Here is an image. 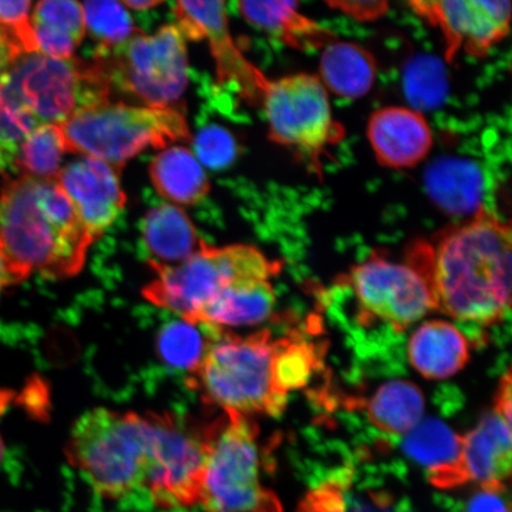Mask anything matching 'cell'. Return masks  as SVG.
Here are the masks:
<instances>
[{
  "mask_svg": "<svg viewBox=\"0 0 512 512\" xmlns=\"http://www.w3.org/2000/svg\"><path fill=\"white\" fill-rule=\"evenodd\" d=\"M156 277L143 290L153 305L191 322L224 286L240 278L272 279L281 270L260 249L249 245L210 247L174 266H151Z\"/></svg>",
  "mask_w": 512,
  "mask_h": 512,
  "instance_id": "8",
  "label": "cell"
},
{
  "mask_svg": "<svg viewBox=\"0 0 512 512\" xmlns=\"http://www.w3.org/2000/svg\"><path fill=\"white\" fill-rule=\"evenodd\" d=\"M142 239L150 266L160 267L181 264L206 245L188 214L175 204H160L147 211Z\"/></svg>",
  "mask_w": 512,
  "mask_h": 512,
  "instance_id": "22",
  "label": "cell"
},
{
  "mask_svg": "<svg viewBox=\"0 0 512 512\" xmlns=\"http://www.w3.org/2000/svg\"><path fill=\"white\" fill-rule=\"evenodd\" d=\"M408 358L425 379H450L470 360L469 339L446 320H428L409 338Z\"/></svg>",
  "mask_w": 512,
  "mask_h": 512,
  "instance_id": "19",
  "label": "cell"
},
{
  "mask_svg": "<svg viewBox=\"0 0 512 512\" xmlns=\"http://www.w3.org/2000/svg\"><path fill=\"white\" fill-rule=\"evenodd\" d=\"M437 171V170H435ZM431 197L447 213L470 214L480 207L479 177L466 166H444L428 178Z\"/></svg>",
  "mask_w": 512,
  "mask_h": 512,
  "instance_id": "28",
  "label": "cell"
},
{
  "mask_svg": "<svg viewBox=\"0 0 512 512\" xmlns=\"http://www.w3.org/2000/svg\"><path fill=\"white\" fill-rule=\"evenodd\" d=\"M61 127L68 152L102 160L119 171L149 147L165 149L192 139L187 118L177 107L105 101L76 112Z\"/></svg>",
  "mask_w": 512,
  "mask_h": 512,
  "instance_id": "5",
  "label": "cell"
},
{
  "mask_svg": "<svg viewBox=\"0 0 512 512\" xmlns=\"http://www.w3.org/2000/svg\"><path fill=\"white\" fill-rule=\"evenodd\" d=\"M2 86L40 124L61 125L83 108L110 101L111 94L93 62L56 60L41 53L19 57Z\"/></svg>",
  "mask_w": 512,
  "mask_h": 512,
  "instance_id": "10",
  "label": "cell"
},
{
  "mask_svg": "<svg viewBox=\"0 0 512 512\" xmlns=\"http://www.w3.org/2000/svg\"><path fill=\"white\" fill-rule=\"evenodd\" d=\"M259 427L251 416L223 412L204 426L206 464L201 501L206 512H283L260 479Z\"/></svg>",
  "mask_w": 512,
  "mask_h": 512,
  "instance_id": "6",
  "label": "cell"
},
{
  "mask_svg": "<svg viewBox=\"0 0 512 512\" xmlns=\"http://www.w3.org/2000/svg\"><path fill=\"white\" fill-rule=\"evenodd\" d=\"M31 0H0V29L9 35L23 55L38 53L29 17Z\"/></svg>",
  "mask_w": 512,
  "mask_h": 512,
  "instance_id": "34",
  "label": "cell"
},
{
  "mask_svg": "<svg viewBox=\"0 0 512 512\" xmlns=\"http://www.w3.org/2000/svg\"><path fill=\"white\" fill-rule=\"evenodd\" d=\"M350 285L364 316L405 331L435 311L430 287L408 262L371 256L352 268Z\"/></svg>",
  "mask_w": 512,
  "mask_h": 512,
  "instance_id": "12",
  "label": "cell"
},
{
  "mask_svg": "<svg viewBox=\"0 0 512 512\" xmlns=\"http://www.w3.org/2000/svg\"><path fill=\"white\" fill-rule=\"evenodd\" d=\"M204 464V426L157 414L156 445L145 484L152 504L163 510L200 504Z\"/></svg>",
  "mask_w": 512,
  "mask_h": 512,
  "instance_id": "11",
  "label": "cell"
},
{
  "mask_svg": "<svg viewBox=\"0 0 512 512\" xmlns=\"http://www.w3.org/2000/svg\"><path fill=\"white\" fill-rule=\"evenodd\" d=\"M457 512H510V499L505 484H480V488L467 497Z\"/></svg>",
  "mask_w": 512,
  "mask_h": 512,
  "instance_id": "35",
  "label": "cell"
},
{
  "mask_svg": "<svg viewBox=\"0 0 512 512\" xmlns=\"http://www.w3.org/2000/svg\"><path fill=\"white\" fill-rule=\"evenodd\" d=\"M4 453H5V447H4L2 437H0V463H2V460L4 458Z\"/></svg>",
  "mask_w": 512,
  "mask_h": 512,
  "instance_id": "44",
  "label": "cell"
},
{
  "mask_svg": "<svg viewBox=\"0 0 512 512\" xmlns=\"http://www.w3.org/2000/svg\"><path fill=\"white\" fill-rule=\"evenodd\" d=\"M153 187L175 206H192L209 194L210 182L192 151L183 146L169 147L152 160Z\"/></svg>",
  "mask_w": 512,
  "mask_h": 512,
  "instance_id": "25",
  "label": "cell"
},
{
  "mask_svg": "<svg viewBox=\"0 0 512 512\" xmlns=\"http://www.w3.org/2000/svg\"><path fill=\"white\" fill-rule=\"evenodd\" d=\"M511 408V374L510 370H508L507 374H505L501 382H499L495 395L494 409H496L499 414H502L505 419L511 421Z\"/></svg>",
  "mask_w": 512,
  "mask_h": 512,
  "instance_id": "39",
  "label": "cell"
},
{
  "mask_svg": "<svg viewBox=\"0 0 512 512\" xmlns=\"http://www.w3.org/2000/svg\"><path fill=\"white\" fill-rule=\"evenodd\" d=\"M67 142L59 124H41L32 131L19 147L15 169L22 176L54 179L60 172Z\"/></svg>",
  "mask_w": 512,
  "mask_h": 512,
  "instance_id": "27",
  "label": "cell"
},
{
  "mask_svg": "<svg viewBox=\"0 0 512 512\" xmlns=\"http://www.w3.org/2000/svg\"><path fill=\"white\" fill-rule=\"evenodd\" d=\"M510 22V0H441L437 28L446 60L460 53L483 59L509 35Z\"/></svg>",
  "mask_w": 512,
  "mask_h": 512,
  "instance_id": "15",
  "label": "cell"
},
{
  "mask_svg": "<svg viewBox=\"0 0 512 512\" xmlns=\"http://www.w3.org/2000/svg\"><path fill=\"white\" fill-rule=\"evenodd\" d=\"M261 105L268 138L294 151L310 169L322 170L323 156L342 142L345 131L334 118L329 92L318 75L299 73L268 80Z\"/></svg>",
  "mask_w": 512,
  "mask_h": 512,
  "instance_id": "9",
  "label": "cell"
},
{
  "mask_svg": "<svg viewBox=\"0 0 512 512\" xmlns=\"http://www.w3.org/2000/svg\"><path fill=\"white\" fill-rule=\"evenodd\" d=\"M0 240L15 284L34 273L55 280L75 277L95 241L56 178L22 175L4 176Z\"/></svg>",
  "mask_w": 512,
  "mask_h": 512,
  "instance_id": "2",
  "label": "cell"
},
{
  "mask_svg": "<svg viewBox=\"0 0 512 512\" xmlns=\"http://www.w3.org/2000/svg\"><path fill=\"white\" fill-rule=\"evenodd\" d=\"M30 21L38 53L51 59H72L86 34L78 0H40Z\"/></svg>",
  "mask_w": 512,
  "mask_h": 512,
  "instance_id": "24",
  "label": "cell"
},
{
  "mask_svg": "<svg viewBox=\"0 0 512 512\" xmlns=\"http://www.w3.org/2000/svg\"><path fill=\"white\" fill-rule=\"evenodd\" d=\"M243 17L285 46L317 51L337 40L334 32L299 10L298 0H239Z\"/></svg>",
  "mask_w": 512,
  "mask_h": 512,
  "instance_id": "17",
  "label": "cell"
},
{
  "mask_svg": "<svg viewBox=\"0 0 512 512\" xmlns=\"http://www.w3.org/2000/svg\"><path fill=\"white\" fill-rule=\"evenodd\" d=\"M213 337L200 366L189 375L207 406L246 416H279L288 398L275 383V358L281 338L268 330L248 336L213 328Z\"/></svg>",
  "mask_w": 512,
  "mask_h": 512,
  "instance_id": "4",
  "label": "cell"
},
{
  "mask_svg": "<svg viewBox=\"0 0 512 512\" xmlns=\"http://www.w3.org/2000/svg\"><path fill=\"white\" fill-rule=\"evenodd\" d=\"M82 8L86 30L99 46H115L140 31L120 0H85Z\"/></svg>",
  "mask_w": 512,
  "mask_h": 512,
  "instance_id": "31",
  "label": "cell"
},
{
  "mask_svg": "<svg viewBox=\"0 0 512 512\" xmlns=\"http://www.w3.org/2000/svg\"><path fill=\"white\" fill-rule=\"evenodd\" d=\"M92 62L110 89L149 107H175L188 86L187 43L174 24L152 35L140 30L115 46H98Z\"/></svg>",
  "mask_w": 512,
  "mask_h": 512,
  "instance_id": "7",
  "label": "cell"
},
{
  "mask_svg": "<svg viewBox=\"0 0 512 512\" xmlns=\"http://www.w3.org/2000/svg\"><path fill=\"white\" fill-rule=\"evenodd\" d=\"M375 56L361 44L334 41L323 49L318 78L326 91L338 98L355 100L366 96L377 79Z\"/></svg>",
  "mask_w": 512,
  "mask_h": 512,
  "instance_id": "23",
  "label": "cell"
},
{
  "mask_svg": "<svg viewBox=\"0 0 512 512\" xmlns=\"http://www.w3.org/2000/svg\"><path fill=\"white\" fill-rule=\"evenodd\" d=\"M191 140L194 142L196 158L210 170H226L238 158V140L221 125L204 126Z\"/></svg>",
  "mask_w": 512,
  "mask_h": 512,
  "instance_id": "33",
  "label": "cell"
},
{
  "mask_svg": "<svg viewBox=\"0 0 512 512\" xmlns=\"http://www.w3.org/2000/svg\"><path fill=\"white\" fill-rule=\"evenodd\" d=\"M274 305L271 279L240 278L224 286L189 323L219 329L256 325L270 318Z\"/></svg>",
  "mask_w": 512,
  "mask_h": 512,
  "instance_id": "20",
  "label": "cell"
},
{
  "mask_svg": "<svg viewBox=\"0 0 512 512\" xmlns=\"http://www.w3.org/2000/svg\"><path fill=\"white\" fill-rule=\"evenodd\" d=\"M23 56L21 50L18 49L15 42L11 40L6 32L0 29V86L8 74L12 64H14L19 57Z\"/></svg>",
  "mask_w": 512,
  "mask_h": 512,
  "instance_id": "38",
  "label": "cell"
},
{
  "mask_svg": "<svg viewBox=\"0 0 512 512\" xmlns=\"http://www.w3.org/2000/svg\"><path fill=\"white\" fill-rule=\"evenodd\" d=\"M38 125L35 115L0 86V147L16 160L19 147Z\"/></svg>",
  "mask_w": 512,
  "mask_h": 512,
  "instance_id": "32",
  "label": "cell"
},
{
  "mask_svg": "<svg viewBox=\"0 0 512 512\" xmlns=\"http://www.w3.org/2000/svg\"><path fill=\"white\" fill-rule=\"evenodd\" d=\"M10 285H15V281L12 279L8 260H6L4 253L3 243L2 240H0V294H2L5 287Z\"/></svg>",
  "mask_w": 512,
  "mask_h": 512,
  "instance_id": "41",
  "label": "cell"
},
{
  "mask_svg": "<svg viewBox=\"0 0 512 512\" xmlns=\"http://www.w3.org/2000/svg\"><path fill=\"white\" fill-rule=\"evenodd\" d=\"M318 363L313 344L304 339L283 337L275 358V383L281 393L290 396L310 382Z\"/></svg>",
  "mask_w": 512,
  "mask_h": 512,
  "instance_id": "30",
  "label": "cell"
},
{
  "mask_svg": "<svg viewBox=\"0 0 512 512\" xmlns=\"http://www.w3.org/2000/svg\"><path fill=\"white\" fill-rule=\"evenodd\" d=\"M119 174L112 165L85 157L64 166L56 176L83 227L94 240L104 235L124 213L127 200Z\"/></svg>",
  "mask_w": 512,
  "mask_h": 512,
  "instance_id": "14",
  "label": "cell"
},
{
  "mask_svg": "<svg viewBox=\"0 0 512 512\" xmlns=\"http://www.w3.org/2000/svg\"><path fill=\"white\" fill-rule=\"evenodd\" d=\"M406 437L403 450L426 467L432 484L448 489L467 483L462 465L463 437L444 422L422 419Z\"/></svg>",
  "mask_w": 512,
  "mask_h": 512,
  "instance_id": "21",
  "label": "cell"
},
{
  "mask_svg": "<svg viewBox=\"0 0 512 512\" xmlns=\"http://www.w3.org/2000/svg\"><path fill=\"white\" fill-rule=\"evenodd\" d=\"M12 168H15V158L0 147V172H3V175L6 176L8 175L6 171Z\"/></svg>",
  "mask_w": 512,
  "mask_h": 512,
  "instance_id": "43",
  "label": "cell"
},
{
  "mask_svg": "<svg viewBox=\"0 0 512 512\" xmlns=\"http://www.w3.org/2000/svg\"><path fill=\"white\" fill-rule=\"evenodd\" d=\"M175 15L184 38L208 42L220 85L248 104L261 105L268 79L236 46L226 0H176Z\"/></svg>",
  "mask_w": 512,
  "mask_h": 512,
  "instance_id": "13",
  "label": "cell"
},
{
  "mask_svg": "<svg viewBox=\"0 0 512 512\" xmlns=\"http://www.w3.org/2000/svg\"><path fill=\"white\" fill-rule=\"evenodd\" d=\"M411 9L432 27L437 28L441 0H407Z\"/></svg>",
  "mask_w": 512,
  "mask_h": 512,
  "instance_id": "40",
  "label": "cell"
},
{
  "mask_svg": "<svg viewBox=\"0 0 512 512\" xmlns=\"http://www.w3.org/2000/svg\"><path fill=\"white\" fill-rule=\"evenodd\" d=\"M157 439V413L94 408L76 420L66 456L93 490L110 501L145 491Z\"/></svg>",
  "mask_w": 512,
  "mask_h": 512,
  "instance_id": "3",
  "label": "cell"
},
{
  "mask_svg": "<svg viewBox=\"0 0 512 512\" xmlns=\"http://www.w3.org/2000/svg\"><path fill=\"white\" fill-rule=\"evenodd\" d=\"M120 2L134 10H147L155 8L158 4L163 3L164 0H120Z\"/></svg>",
  "mask_w": 512,
  "mask_h": 512,
  "instance_id": "42",
  "label": "cell"
},
{
  "mask_svg": "<svg viewBox=\"0 0 512 512\" xmlns=\"http://www.w3.org/2000/svg\"><path fill=\"white\" fill-rule=\"evenodd\" d=\"M367 137L377 163L389 169L414 168L434 144L425 115L403 106L382 107L371 114Z\"/></svg>",
  "mask_w": 512,
  "mask_h": 512,
  "instance_id": "16",
  "label": "cell"
},
{
  "mask_svg": "<svg viewBox=\"0 0 512 512\" xmlns=\"http://www.w3.org/2000/svg\"><path fill=\"white\" fill-rule=\"evenodd\" d=\"M511 228L480 207L472 219L408 248L406 261L425 278L435 311L458 322L492 326L510 309Z\"/></svg>",
  "mask_w": 512,
  "mask_h": 512,
  "instance_id": "1",
  "label": "cell"
},
{
  "mask_svg": "<svg viewBox=\"0 0 512 512\" xmlns=\"http://www.w3.org/2000/svg\"><path fill=\"white\" fill-rule=\"evenodd\" d=\"M425 396L413 382L393 380L382 384L367 403L371 425L393 435H407L424 419Z\"/></svg>",
  "mask_w": 512,
  "mask_h": 512,
  "instance_id": "26",
  "label": "cell"
},
{
  "mask_svg": "<svg viewBox=\"0 0 512 512\" xmlns=\"http://www.w3.org/2000/svg\"><path fill=\"white\" fill-rule=\"evenodd\" d=\"M331 9L358 22H375L387 15L390 0H324Z\"/></svg>",
  "mask_w": 512,
  "mask_h": 512,
  "instance_id": "37",
  "label": "cell"
},
{
  "mask_svg": "<svg viewBox=\"0 0 512 512\" xmlns=\"http://www.w3.org/2000/svg\"><path fill=\"white\" fill-rule=\"evenodd\" d=\"M211 338V337H210ZM204 336L200 325L175 320L160 330L157 338V352L164 363L176 370L194 373L203 360L210 343Z\"/></svg>",
  "mask_w": 512,
  "mask_h": 512,
  "instance_id": "29",
  "label": "cell"
},
{
  "mask_svg": "<svg viewBox=\"0 0 512 512\" xmlns=\"http://www.w3.org/2000/svg\"><path fill=\"white\" fill-rule=\"evenodd\" d=\"M511 456V421L492 409L463 437L466 482L504 483L511 473Z\"/></svg>",
  "mask_w": 512,
  "mask_h": 512,
  "instance_id": "18",
  "label": "cell"
},
{
  "mask_svg": "<svg viewBox=\"0 0 512 512\" xmlns=\"http://www.w3.org/2000/svg\"><path fill=\"white\" fill-rule=\"evenodd\" d=\"M342 480L319 485L307 494L297 512H345Z\"/></svg>",
  "mask_w": 512,
  "mask_h": 512,
  "instance_id": "36",
  "label": "cell"
}]
</instances>
